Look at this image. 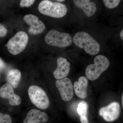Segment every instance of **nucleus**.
Instances as JSON below:
<instances>
[{"instance_id":"nucleus-1","label":"nucleus","mask_w":123,"mask_h":123,"mask_svg":"<svg viewBox=\"0 0 123 123\" xmlns=\"http://www.w3.org/2000/svg\"><path fill=\"white\" fill-rule=\"evenodd\" d=\"M73 42L76 46L89 55H94L100 50V46L98 42L88 33L84 31L77 32L74 37Z\"/></svg>"},{"instance_id":"nucleus-2","label":"nucleus","mask_w":123,"mask_h":123,"mask_svg":"<svg viewBox=\"0 0 123 123\" xmlns=\"http://www.w3.org/2000/svg\"><path fill=\"white\" fill-rule=\"evenodd\" d=\"M38 9L40 13L51 17L60 18L64 17L68 12L65 5L49 0H43L40 3Z\"/></svg>"},{"instance_id":"nucleus-3","label":"nucleus","mask_w":123,"mask_h":123,"mask_svg":"<svg viewBox=\"0 0 123 123\" xmlns=\"http://www.w3.org/2000/svg\"><path fill=\"white\" fill-rule=\"evenodd\" d=\"M94 63L86 67V76L88 79L91 81L97 80L101 74L107 69L110 66L108 59L103 55H98L94 60Z\"/></svg>"},{"instance_id":"nucleus-4","label":"nucleus","mask_w":123,"mask_h":123,"mask_svg":"<svg viewBox=\"0 0 123 123\" xmlns=\"http://www.w3.org/2000/svg\"><path fill=\"white\" fill-rule=\"evenodd\" d=\"M47 44L57 47H66L72 43L73 38L68 33H61L55 30H51L45 36Z\"/></svg>"},{"instance_id":"nucleus-5","label":"nucleus","mask_w":123,"mask_h":123,"mask_svg":"<svg viewBox=\"0 0 123 123\" xmlns=\"http://www.w3.org/2000/svg\"><path fill=\"white\" fill-rule=\"evenodd\" d=\"M29 98L31 102L38 108L46 110L50 105V101L46 92L37 86H31L28 90Z\"/></svg>"},{"instance_id":"nucleus-6","label":"nucleus","mask_w":123,"mask_h":123,"mask_svg":"<svg viewBox=\"0 0 123 123\" xmlns=\"http://www.w3.org/2000/svg\"><path fill=\"white\" fill-rule=\"evenodd\" d=\"M29 40V36L26 33L18 31L9 39L6 46L10 53L13 55H17L24 50Z\"/></svg>"},{"instance_id":"nucleus-7","label":"nucleus","mask_w":123,"mask_h":123,"mask_svg":"<svg viewBox=\"0 0 123 123\" xmlns=\"http://www.w3.org/2000/svg\"><path fill=\"white\" fill-rule=\"evenodd\" d=\"M55 84L62 98L65 101H70L74 96L73 86L71 80L67 77L58 79Z\"/></svg>"},{"instance_id":"nucleus-8","label":"nucleus","mask_w":123,"mask_h":123,"mask_svg":"<svg viewBox=\"0 0 123 123\" xmlns=\"http://www.w3.org/2000/svg\"><path fill=\"white\" fill-rule=\"evenodd\" d=\"M24 20L30 26L29 32L31 34L37 35L42 34L46 29L44 23L39 20L38 18L35 15L29 14L25 15Z\"/></svg>"},{"instance_id":"nucleus-9","label":"nucleus","mask_w":123,"mask_h":123,"mask_svg":"<svg viewBox=\"0 0 123 123\" xmlns=\"http://www.w3.org/2000/svg\"><path fill=\"white\" fill-rule=\"evenodd\" d=\"M120 108L119 104L114 102L102 108L99 110V114L106 121L108 122L114 121L118 117Z\"/></svg>"},{"instance_id":"nucleus-10","label":"nucleus","mask_w":123,"mask_h":123,"mask_svg":"<svg viewBox=\"0 0 123 123\" xmlns=\"http://www.w3.org/2000/svg\"><path fill=\"white\" fill-rule=\"evenodd\" d=\"M0 97L8 99L9 104L11 105L18 106L21 103V97L14 93L13 88L7 83L0 88Z\"/></svg>"},{"instance_id":"nucleus-11","label":"nucleus","mask_w":123,"mask_h":123,"mask_svg":"<svg viewBox=\"0 0 123 123\" xmlns=\"http://www.w3.org/2000/svg\"><path fill=\"white\" fill-rule=\"evenodd\" d=\"M57 68L53 72L56 79H61L66 77L70 70V64L67 60L63 57H60L57 60Z\"/></svg>"},{"instance_id":"nucleus-12","label":"nucleus","mask_w":123,"mask_h":123,"mask_svg":"<svg viewBox=\"0 0 123 123\" xmlns=\"http://www.w3.org/2000/svg\"><path fill=\"white\" fill-rule=\"evenodd\" d=\"M47 115L35 109L31 110L28 112L23 123H45L48 120Z\"/></svg>"},{"instance_id":"nucleus-13","label":"nucleus","mask_w":123,"mask_h":123,"mask_svg":"<svg viewBox=\"0 0 123 123\" xmlns=\"http://www.w3.org/2000/svg\"><path fill=\"white\" fill-rule=\"evenodd\" d=\"M88 85V79L85 77H80L78 81L74 82L73 86L74 91L77 96L79 98L85 99L87 97Z\"/></svg>"},{"instance_id":"nucleus-14","label":"nucleus","mask_w":123,"mask_h":123,"mask_svg":"<svg viewBox=\"0 0 123 123\" xmlns=\"http://www.w3.org/2000/svg\"><path fill=\"white\" fill-rule=\"evenodd\" d=\"M75 5L81 9L86 16L90 17L93 15L97 10L96 4L90 2L91 0H73Z\"/></svg>"},{"instance_id":"nucleus-15","label":"nucleus","mask_w":123,"mask_h":123,"mask_svg":"<svg viewBox=\"0 0 123 123\" xmlns=\"http://www.w3.org/2000/svg\"><path fill=\"white\" fill-rule=\"evenodd\" d=\"M21 74L18 69H11L8 71L6 76L7 83L10 84L14 88L18 86L21 80Z\"/></svg>"},{"instance_id":"nucleus-16","label":"nucleus","mask_w":123,"mask_h":123,"mask_svg":"<svg viewBox=\"0 0 123 123\" xmlns=\"http://www.w3.org/2000/svg\"><path fill=\"white\" fill-rule=\"evenodd\" d=\"M88 108V104L85 101H81L78 104L77 111L80 115L81 123H89L87 117Z\"/></svg>"},{"instance_id":"nucleus-17","label":"nucleus","mask_w":123,"mask_h":123,"mask_svg":"<svg viewBox=\"0 0 123 123\" xmlns=\"http://www.w3.org/2000/svg\"><path fill=\"white\" fill-rule=\"evenodd\" d=\"M121 0H103L105 6L107 8L111 9L117 7Z\"/></svg>"},{"instance_id":"nucleus-18","label":"nucleus","mask_w":123,"mask_h":123,"mask_svg":"<svg viewBox=\"0 0 123 123\" xmlns=\"http://www.w3.org/2000/svg\"><path fill=\"white\" fill-rule=\"evenodd\" d=\"M12 119L9 115L0 112V123H12Z\"/></svg>"},{"instance_id":"nucleus-19","label":"nucleus","mask_w":123,"mask_h":123,"mask_svg":"<svg viewBox=\"0 0 123 123\" xmlns=\"http://www.w3.org/2000/svg\"><path fill=\"white\" fill-rule=\"evenodd\" d=\"M35 0H21L20 3V6L21 7H29L34 4Z\"/></svg>"},{"instance_id":"nucleus-20","label":"nucleus","mask_w":123,"mask_h":123,"mask_svg":"<svg viewBox=\"0 0 123 123\" xmlns=\"http://www.w3.org/2000/svg\"><path fill=\"white\" fill-rule=\"evenodd\" d=\"M7 29L2 24H0V37H4L7 35Z\"/></svg>"},{"instance_id":"nucleus-21","label":"nucleus","mask_w":123,"mask_h":123,"mask_svg":"<svg viewBox=\"0 0 123 123\" xmlns=\"http://www.w3.org/2000/svg\"><path fill=\"white\" fill-rule=\"evenodd\" d=\"M6 67L5 63L0 57V72L3 71Z\"/></svg>"},{"instance_id":"nucleus-22","label":"nucleus","mask_w":123,"mask_h":123,"mask_svg":"<svg viewBox=\"0 0 123 123\" xmlns=\"http://www.w3.org/2000/svg\"><path fill=\"white\" fill-rule=\"evenodd\" d=\"M120 37L121 38V39L123 40V30H122L121 31V32L120 33Z\"/></svg>"},{"instance_id":"nucleus-23","label":"nucleus","mask_w":123,"mask_h":123,"mask_svg":"<svg viewBox=\"0 0 123 123\" xmlns=\"http://www.w3.org/2000/svg\"><path fill=\"white\" fill-rule=\"evenodd\" d=\"M123 93L122 94V97H121V103H122V106H123Z\"/></svg>"},{"instance_id":"nucleus-24","label":"nucleus","mask_w":123,"mask_h":123,"mask_svg":"<svg viewBox=\"0 0 123 123\" xmlns=\"http://www.w3.org/2000/svg\"><path fill=\"white\" fill-rule=\"evenodd\" d=\"M57 1H60V2H62V1H65V0H56Z\"/></svg>"}]
</instances>
